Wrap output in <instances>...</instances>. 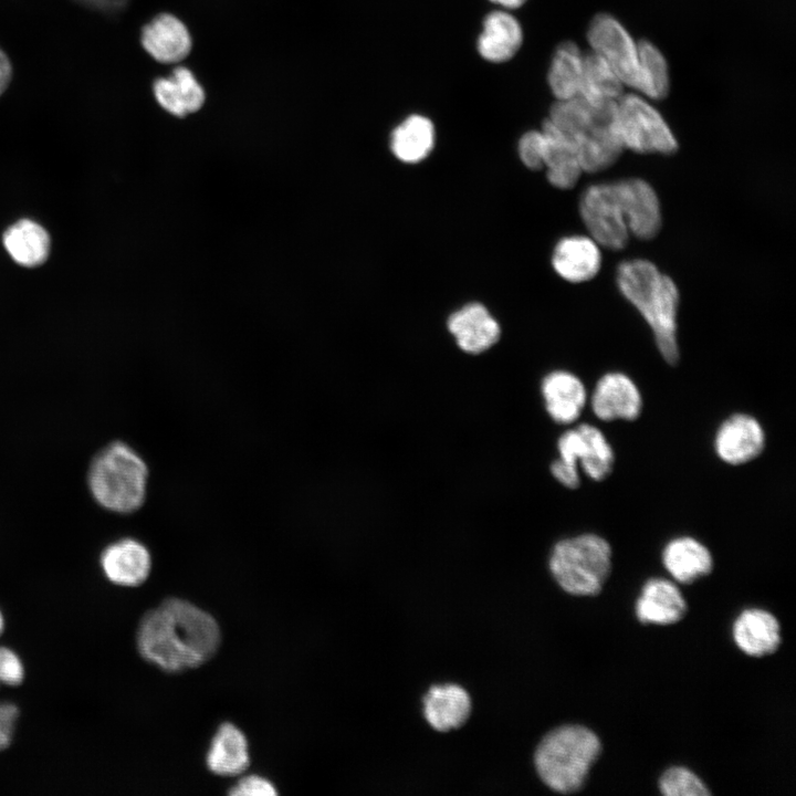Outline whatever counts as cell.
<instances>
[{"label": "cell", "mask_w": 796, "mask_h": 796, "mask_svg": "<svg viewBox=\"0 0 796 796\" xmlns=\"http://www.w3.org/2000/svg\"><path fill=\"white\" fill-rule=\"evenodd\" d=\"M221 631L217 620L195 604L170 597L140 619L136 645L148 663L167 673L202 666L218 651Z\"/></svg>", "instance_id": "6da1fadb"}, {"label": "cell", "mask_w": 796, "mask_h": 796, "mask_svg": "<svg viewBox=\"0 0 796 796\" xmlns=\"http://www.w3.org/2000/svg\"><path fill=\"white\" fill-rule=\"evenodd\" d=\"M617 284L652 329L663 359L669 365H677L680 356L677 341L679 291L673 280L652 262L635 259L618 265Z\"/></svg>", "instance_id": "7a4b0ae2"}, {"label": "cell", "mask_w": 796, "mask_h": 796, "mask_svg": "<svg viewBox=\"0 0 796 796\" xmlns=\"http://www.w3.org/2000/svg\"><path fill=\"white\" fill-rule=\"evenodd\" d=\"M616 103L593 104L576 96L556 100L549 109L546 119L574 143L583 171L607 169L624 150L616 129Z\"/></svg>", "instance_id": "3957f363"}, {"label": "cell", "mask_w": 796, "mask_h": 796, "mask_svg": "<svg viewBox=\"0 0 796 796\" xmlns=\"http://www.w3.org/2000/svg\"><path fill=\"white\" fill-rule=\"evenodd\" d=\"M149 469L142 455L123 441H113L92 459L88 489L105 510L117 514L138 511L147 496Z\"/></svg>", "instance_id": "277c9868"}, {"label": "cell", "mask_w": 796, "mask_h": 796, "mask_svg": "<svg viewBox=\"0 0 796 796\" xmlns=\"http://www.w3.org/2000/svg\"><path fill=\"white\" fill-rule=\"evenodd\" d=\"M601 752L598 736L582 725H563L540 742L534 764L551 789L570 794L579 790Z\"/></svg>", "instance_id": "5b68a950"}, {"label": "cell", "mask_w": 796, "mask_h": 796, "mask_svg": "<svg viewBox=\"0 0 796 796\" xmlns=\"http://www.w3.org/2000/svg\"><path fill=\"white\" fill-rule=\"evenodd\" d=\"M549 570L566 593L598 595L611 569V547L601 536L580 534L558 541L549 555Z\"/></svg>", "instance_id": "8992f818"}, {"label": "cell", "mask_w": 796, "mask_h": 796, "mask_svg": "<svg viewBox=\"0 0 796 796\" xmlns=\"http://www.w3.org/2000/svg\"><path fill=\"white\" fill-rule=\"evenodd\" d=\"M616 129L624 149L661 155H671L678 149L667 122L642 95L620 96L616 103Z\"/></svg>", "instance_id": "52a82bcc"}, {"label": "cell", "mask_w": 796, "mask_h": 796, "mask_svg": "<svg viewBox=\"0 0 796 796\" xmlns=\"http://www.w3.org/2000/svg\"><path fill=\"white\" fill-rule=\"evenodd\" d=\"M579 212L599 245L615 251L626 247L630 233L614 182L586 188L579 201Z\"/></svg>", "instance_id": "ba28073f"}, {"label": "cell", "mask_w": 796, "mask_h": 796, "mask_svg": "<svg viewBox=\"0 0 796 796\" xmlns=\"http://www.w3.org/2000/svg\"><path fill=\"white\" fill-rule=\"evenodd\" d=\"M591 52L606 60L625 86L636 88L638 80V43L611 14H596L587 29Z\"/></svg>", "instance_id": "9c48e42d"}, {"label": "cell", "mask_w": 796, "mask_h": 796, "mask_svg": "<svg viewBox=\"0 0 796 796\" xmlns=\"http://www.w3.org/2000/svg\"><path fill=\"white\" fill-rule=\"evenodd\" d=\"M713 444L716 455L724 463L745 464L763 452L765 431L753 416L734 413L719 426Z\"/></svg>", "instance_id": "30bf717a"}, {"label": "cell", "mask_w": 796, "mask_h": 796, "mask_svg": "<svg viewBox=\"0 0 796 796\" xmlns=\"http://www.w3.org/2000/svg\"><path fill=\"white\" fill-rule=\"evenodd\" d=\"M143 50L157 63L178 64L192 49V38L178 17L161 12L145 23L139 35Z\"/></svg>", "instance_id": "8fae6325"}, {"label": "cell", "mask_w": 796, "mask_h": 796, "mask_svg": "<svg viewBox=\"0 0 796 796\" xmlns=\"http://www.w3.org/2000/svg\"><path fill=\"white\" fill-rule=\"evenodd\" d=\"M629 233L641 240L654 238L661 229V209L653 188L639 178L615 181Z\"/></svg>", "instance_id": "7c38bea8"}, {"label": "cell", "mask_w": 796, "mask_h": 796, "mask_svg": "<svg viewBox=\"0 0 796 796\" xmlns=\"http://www.w3.org/2000/svg\"><path fill=\"white\" fill-rule=\"evenodd\" d=\"M591 409L603 421H632L641 413L642 396L628 375L610 371L596 383L591 395Z\"/></svg>", "instance_id": "4fadbf2b"}, {"label": "cell", "mask_w": 796, "mask_h": 796, "mask_svg": "<svg viewBox=\"0 0 796 796\" xmlns=\"http://www.w3.org/2000/svg\"><path fill=\"white\" fill-rule=\"evenodd\" d=\"M105 577L123 587H136L147 580L151 572V554L147 546L133 537L108 544L100 555Z\"/></svg>", "instance_id": "5bb4252c"}, {"label": "cell", "mask_w": 796, "mask_h": 796, "mask_svg": "<svg viewBox=\"0 0 796 796\" xmlns=\"http://www.w3.org/2000/svg\"><path fill=\"white\" fill-rule=\"evenodd\" d=\"M151 91L158 106L178 118L199 112L206 103L203 86L186 65H177L166 76L156 77Z\"/></svg>", "instance_id": "9a60e30c"}, {"label": "cell", "mask_w": 796, "mask_h": 796, "mask_svg": "<svg viewBox=\"0 0 796 796\" xmlns=\"http://www.w3.org/2000/svg\"><path fill=\"white\" fill-rule=\"evenodd\" d=\"M447 326L458 347L468 354H481L495 345L501 337L499 323L486 307L479 303L468 304L454 312Z\"/></svg>", "instance_id": "2e32d148"}, {"label": "cell", "mask_w": 796, "mask_h": 796, "mask_svg": "<svg viewBox=\"0 0 796 796\" xmlns=\"http://www.w3.org/2000/svg\"><path fill=\"white\" fill-rule=\"evenodd\" d=\"M541 395L551 419L558 425H570L582 415L587 400L583 381L573 373L554 370L541 381Z\"/></svg>", "instance_id": "e0dca14e"}, {"label": "cell", "mask_w": 796, "mask_h": 796, "mask_svg": "<svg viewBox=\"0 0 796 796\" xmlns=\"http://www.w3.org/2000/svg\"><path fill=\"white\" fill-rule=\"evenodd\" d=\"M523 28L509 10L496 9L485 15L476 41L478 53L491 63L511 60L523 43Z\"/></svg>", "instance_id": "ac0fdd59"}, {"label": "cell", "mask_w": 796, "mask_h": 796, "mask_svg": "<svg viewBox=\"0 0 796 796\" xmlns=\"http://www.w3.org/2000/svg\"><path fill=\"white\" fill-rule=\"evenodd\" d=\"M555 272L572 283L591 280L600 270L599 244L589 237L572 235L557 242L552 255Z\"/></svg>", "instance_id": "d6986e66"}, {"label": "cell", "mask_w": 796, "mask_h": 796, "mask_svg": "<svg viewBox=\"0 0 796 796\" xmlns=\"http://www.w3.org/2000/svg\"><path fill=\"white\" fill-rule=\"evenodd\" d=\"M688 609L680 589L664 578H650L636 601V616L645 625H672L680 621Z\"/></svg>", "instance_id": "ffe728a7"}, {"label": "cell", "mask_w": 796, "mask_h": 796, "mask_svg": "<svg viewBox=\"0 0 796 796\" xmlns=\"http://www.w3.org/2000/svg\"><path fill=\"white\" fill-rule=\"evenodd\" d=\"M541 130L544 136L543 168L549 184L559 189L573 188L584 172L574 143L547 119Z\"/></svg>", "instance_id": "44dd1931"}, {"label": "cell", "mask_w": 796, "mask_h": 796, "mask_svg": "<svg viewBox=\"0 0 796 796\" xmlns=\"http://www.w3.org/2000/svg\"><path fill=\"white\" fill-rule=\"evenodd\" d=\"M733 639L747 656L764 657L778 649L781 626L776 617L764 609H745L734 621Z\"/></svg>", "instance_id": "7402d4cb"}, {"label": "cell", "mask_w": 796, "mask_h": 796, "mask_svg": "<svg viewBox=\"0 0 796 796\" xmlns=\"http://www.w3.org/2000/svg\"><path fill=\"white\" fill-rule=\"evenodd\" d=\"M206 764L218 776L242 774L250 764L249 743L244 733L231 722L220 724L208 748Z\"/></svg>", "instance_id": "603a6c76"}, {"label": "cell", "mask_w": 796, "mask_h": 796, "mask_svg": "<svg viewBox=\"0 0 796 796\" xmlns=\"http://www.w3.org/2000/svg\"><path fill=\"white\" fill-rule=\"evenodd\" d=\"M471 699L468 692L453 683L433 685L423 698L427 722L439 732L460 727L469 718Z\"/></svg>", "instance_id": "cb8c5ba5"}, {"label": "cell", "mask_w": 796, "mask_h": 796, "mask_svg": "<svg viewBox=\"0 0 796 796\" xmlns=\"http://www.w3.org/2000/svg\"><path fill=\"white\" fill-rule=\"evenodd\" d=\"M662 563L669 574L682 584H692L713 568L709 548L691 536L669 541L662 551Z\"/></svg>", "instance_id": "d4e9b609"}, {"label": "cell", "mask_w": 796, "mask_h": 796, "mask_svg": "<svg viewBox=\"0 0 796 796\" xmlns=\"http://www.w3.org/2000/svg\"><path fill=\"white\" fill-rule=\"evenodd\" d=\"M436 142L433 123L423 115L412 114L400 122L390 134V149L406 164H417L432 151Z\"/></svg>", "instance_id": "484cf974"}, {"label": "cell", "mask_w": 796, "mask_h": 796, "mask_svg": "<svg viewBox=\"0 0 796 796\" xmlns=\"http://www.w3.org/2000/svg\"><path fill=\"white\" fill-rule=\"evenodd\" d=\"M584 56L578 45L572 41H565L556 48L547 73V83L556 100L579 96Z\"/></svg>", "instance_id": "4316f807"}, {"label": "cell", "mask_w": 796, "mask_h": 796, "mask_svg": "<svg viewBox=\"0 0 796 796\" xmlns=\"http://www.w3.org/2000/svg\"><path fill=\"white\" fill-rule=\"evenodd\" d=\"M3 244L17 263L23 266H35L43 263L48 258L50 238L40 224L23 219L6 231Z\"/></svg>", "instance_id": "83f0119b"}, {"label": "cell", "mask_w": 796, "mask_h": 796, "mask_svg": "<svg viewBox=\"0 0 796 796\" xmlns=\"http://www.w3.org/2000/svg\"><path fill=\"white\" fill-rule=\"evenodd\" d=\"M624 87L621 78L606 60L594 52L585 54L579 96L593 104L616 103L624 94Z\"/></svg>", "instance_id": "f1b7e54d"}, {"label": "cell", "mask_w": 796, "mask_h": 796, "mask_svg": "<svg viewBox=\"0 0 796 796\" xmlns=\"http://www.w3.org/2000/svg\"><path fill=\"white\" fill-rule=\"evenodd\" d=\"M670 76L663 53L650 41L638 42V80L636 91L649 100L659 101L667 96Z\"/></svg>", "instance_id": "f546056e"}, {"label": "cell", "mask_w": 796, "mask_h": 796, "mask_svg": "<svg viewBox=\"0 0 796 796\" xmlns=\"http://www.w3.org/2000/svg\"><path fill=\"white\" fill-rule=\"evenodd\" d=\"M578 428L584 438L578 465L594 481L605 480L612 471L615 454L604 432L590 425L580 423Z\"/></svg>", "instance_id": "4dcf8cb0"}, {"label": "cell", "mask_w": 796, "mask_h": 796, "mask_svg": "<svg viewBox=\"0 0 796 796\" xmlns=\"http://www.w3.org/2000/svg\"><path fill=\"white\" fill-rule=\"evenodd\" d=\"M583 444L584 439L578 426L566 430L557 440L559 457L551 463L549 470L553 478L567 489H577L580 485L578 462Z\"/></svg>", "instance_id": "1f68e13d"}, {"label": "cell", "mask_w": 796, "mask_h": 796, "mask_svg": "<svg viewBox=\"0 0 796 796\" xmlns=\"http://www.w3.org/2000/svg\"><path fill=\"white\" fill-rule=\"evenodd\" d=\"M659 788L666 796H706L711 794L693 772L681 766L667 769L659 779Z\"/></svg>", "instance_id": "d6a6232c"}, {"label": "cell", "mask_w": 796, "mask_h": 796, "mask_svg": "<svg viewBox=\"0 0 796 796\" xmlns=\"http://www.w3.org/2000/svg\"><path fill=\"white\" fill-rule=\"evenodd\" d=\"M521 161L532 170L543 169L544 136L542 130H528L517 144Z\"/></svg>", "instance_id": "836d02e7"}, {"label": "cell", "mask_w": 796, "mask_h": 796, "mask_svg": "<svg viewBox=\"0 0 796 796\" xmlns=\"http://www.w3.org/2000/svg\"><path fill=\"white\" fill-rule=\"evenodd\" d=\"M24 679V667L19 656L8 647L0 646V684L20 685Z\"/></svg>", "instance_id": "e575fe53"}, {"label": "cell", "mask_w": 796, "mask_h": 796, "mask_svg": "<svg viewBox=\"0 0 796 796\" xmlns=\"http://www.w3.org/2000/svg\"><path fill=\"white\" fill-rule=\"evenodd\" d=\"M234 796H273L276 788L272 782L259 775H249L239 779L228 792Z\"/></svg>", "instance_id": "d590c367"}, {"label": "cell", "mask_w": 796, "mask_h": 796, "mask_svg": "<svg viewBox=\"0 0 796 796\" xmlns=\"http://www.w3.org/2000/svg\"><path fill=\"white\" fill-rule=\"evenodd\" d=\"M19 709L10 702H0V752L6 750L14 735Z\"/></svg>", "instance_id": "8d00e7d4"}, {"label": "cell", "mask_w": 796, "mask_h": 796, "mask_svg": "<svg viewBox=\"0 0 796 796\" xmlns=\"http://www.w3.org/2000/svg\"><path fill=\"white\" fill-rule=\"evenodd\" d=\"M12 65L9 60V56L6 54V52L0 48V96L6 92V90L9 87V84L12 78Z\"/></svg>", "instance_id": "74e56055"}, {"label": "cell", "mask_w": 796, "mask_h": 796, "mask_svg": "<svg viewBox=\"0 0 796 796\" xmlns=\"http://www.w3.org/2000/svg\"><path fill=\"white\" fill-rule=\"evenodd\" d=\"M493 4L498 6L499 9L515 10L521 8L527 0H489Z\"/></svg>", "instance_id": "f35d334b"}, {"label": "cell", "mask_w": 796, "mask_h": 796, "mask_svg": "<svg viewBox=\"0 0 796 796\" xmlns=\"http://www.w3.org/2000/svg\"><path fill=\"white\" fill-rule=\"evenodd\" d=\"M3 630H4V618L0 610V636L2 635Z\"/></svg>", "instance_id": "ab89813d"}]
</instances>
